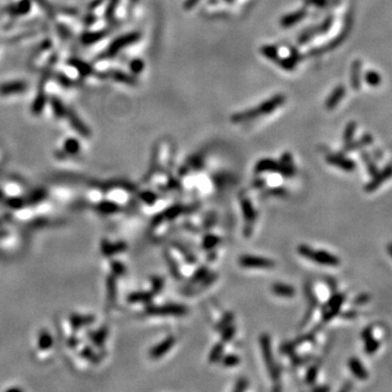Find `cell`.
I'll use <instances>...</instances> for the list:
<instances>
[{
	"label": "cell",
	"mask_w": 392,
	"mask_h": 392,
	"mask_svg": "<svg viewBox=\"0 0 392 392\" xmlns=\"http://www.w3.org/2000/svg\"><path fill=\"white\" fill-rule=\"evenodd\" d=\"M285 95L279 94L276 95L275 97H272L270 99L266 100L263 104H261V106H258L256 108L249 109V110L236 113L233 117L231 118V120L233 123H241L244 121H248L250 119H255V118H258L264 115H268V113L272 112L273 110H276L277 108H279L280 106L285 104Z\"/></svg>",
	"instance_id": "1"
},
{
	"label": "cell",
	"mask_w": 392,
	"mask_h": 392,
	"mask_svg": "<svg viewBox=\"0 0 392 392\" xmlns=\"http://www.w3.org/2000/svg\"><path fill=\"white\" fill-rule=\"evenodd\" d=\"M298 253L304 258H307L313 263L319 264L323 266L336 267L340 265V259L336 255L331 254L323 249H314L306 244H301L298 246Z\"/></svg>",
	"instance_id": "2"
},
{
	"label": "cell",
	"mask_w": 392,
	"mask_h": 392,
	"mask_svg": "<svg viewBox=\"0 0 392 392\" xmlns=\"http://www.w3.org/2000/svg\"><path fill=\"white\" fill-rule=\"evenodd\" d=\"M259 345H261L263 358L264 362H265L268 374H269L273 381H278L280 378V369L278 367L275 358H273L270 336L268 334H262L259 336Z\"/></svg>",
	"instance_id": "3"
},
{
	"label": "cell",
	"mask_w": 392,
	"mask_h": 392,
	"mask_svg": "<svg viewBox=\"0 0 392 392\" xmlns=\"http://www.w3.org/2000/svg\"><path fill=\"white\" fill-rule=\"evenodd\" d=\"M189 313V308L182 304H166L161 306H147L145 314L158 317H182Z\"/></svg>",
	"instance_id": "4"
},
{
	"label": "cell",
	"mask_w": 392,
	"mask_h": 392,
	"mask_svg": "<svg viewBox=\"0 0 392 392\" xmlns=\"http://www.w3.org/2000/svg\"><path fill=\"white\" fill-rule=\"evenodd\" d=\"M345 299L346 296L344 293L332 294L331 298L327 301L322 307L321 318L323 322H328L339 315L340 309L342 307Z\"/></svg>",
	"instance_id": "5"
},
{
	"label": "cell",
	"mask_w": 392,
	"mask_h": 392,
	"mask_svg": "<svg viewBox=\"0 0 392 392\" xmlns=\"http://www.w3.org/2000/svg\"><path fill=\"white\" fill-rule=\"evenodd\" d=\"M240 206H241V211H242L243 217H244V222H245L244 234H245V236H249L253 231L255 221H256V219H257V213H256V211H255L253 203L250 202V199L246 195L240 196Z\"/></svg>",
	"instance_id": "6"
},
{
	"label": "cell",
	"mask_w": 392,
	"mask_h": 392,
	"mask_svg": "<svg viewBox=\"0 0 392 392\" xmlns=\"http://www.w3.org/2000/svg\"><path fill=\"white\" fill-rule=\"evenodd\" d=\"M239 264L243 268H265V269H269L276 265L272 259L256 255H242L239 258Z\"/></svg>",
	"instance_id": "7"
},
{
	"label": "cell",
	"mask_w": 392,
	"mask_h": 392,
	"mask_svg": "<svg viewBox=\"0 0 392 392\" xmlns=\"http://www.w3.org/2000/svg\"><path fill=\"white\" fill-rule=\"evenodd\" d=\"M390 178H392V162H389L384 169L378 170L377 173H375L372 177V179L368 181V183L364 186V190L367 193H372L374 191H376L378 188L385 183L387 180H389Z\"/></svg>",
	"instance_id": "8"
},
{
	"label": "cell",
	"mask_w": 392,
	"mask_h": 392,
	"mask_svg": "<svg viewBox=\"0 0 392 392\" xmlns=\"http://www.w3.org/2000/svg\"><path fill=\"white\" fill-rule=\"evenodd\" d=\"M177 340L173 336L167 337L166 339H163L161 342H159L155 346H153L149 351V357L152 359H159L161 358L163 355H166L169 351L172 349V346L176 344Z\"/></svg>",
	"instance_id": "9"
},
{
	"label": "cell",
	"mask_w": 392,
	"mask_h": 392,
	"mask_svg": "<svg viewBox=\"0 0 392 392\" xmlns=\"http://www.w3.org/2000/svg\"><path fill=\"white\" fill-rule=\"evenodd\" d=\"M326 160L328 163H329V165L335 166L337 168H339V169L346 171V172H352L355 170V168H356V165H355V162L352 160V159L345 158L343 155H339V154L329 155V156L326 157Z\"/></svg>",
	"instance_id": "10"
},
{
	"label": "cell",
	"mask_w": 392,
	"mask_h": 392,
	"mask_svg": "<svg viewBox=\"0 0 392 392\" xmlns=\"http://www.w3.org/2000/svg\"><path fill=\"white\" fill-rule=\"evenodd\" d=\"M185 212H186V207L183 206V205H180V204L172 205V206L166 209L165 212H162L161 214H159L158 216L155 217L153 223L154 225H158V223L163 222V221L173 220V219H176L177 217L182 215V214H184Z\"/></svg>",
	"instance_id": "11"
},
{
	"label": "cell",
	"mask_w": 392,
	"mask_h": 392,
	"mask_svg": "<svg viewBox=\"0 0 392 392\" xmlns=\"http://www.w3.org/2000/svg\"><path fill=\"white\" fill-rule=\"evenodd\" d=\"M362 339L364 341V343H365V349H364L365 353L374 354L377 352L378 349H379L380 343H379V341L374 338L372 327H367L363 330Z\"/></svg>",
	"instance_id": "12"
},
{
	"label": "cell",
	"mask_w": 392,
	"mask_h": 392,
	"mask_svg": "<svg viewBox=\"0 0 392 392\" xmlns=\"http://www.w3.org/2000/svg\"><path fill=\"white\" fill-rule=\"evenodd\" d=\"M254 171L256 175H262V173L266 172H279L280 162L273 160V159L264 158L256 163Z\"/></svg>",
	"instance_id": "13"
},
{
	"label": "cell",
	"mask_w": 392,
	"mask_h": 392,
	"mask_svg": "<svg viewBox=\"0 0 392 392\" xmlns=\"http://www.w3.org/2000/svg\"><path fill=\"white\" fill-rule=\"evenodd\" d=\"M280 171L279 173L285 178H292L295 175V167L293 163L292 156L290 153H285L282 155L280 159Z\"/></svg>",
	"instance_id": "14"
},
{
	"label": "cell",
	"mask_w": 392,
	"mask_h": 392,
	"mask_svg": "<svg viewBox=\"0 0 392 392\" xmlns=\"http://www.w3.org/2000/svg\"><path fill=\"white\" fill-rule=\"evenodd\" d=\"M348 365L350 371L352 372L353 375L359 380H366L368 378V372L364 367L362 362L359 361L357 357H351L348 362Z\"/></svg>",
	"instance_id": "15"
},
{
	"label": "cell",
	"mask_w": 392,
	"mask_h": 392,
	"mask_svg": "<svg viewBox=\"0 0 392 392\" xmlns=\"http://www.w3.org/2000/svg\"><path fill=\"white\" fill-rule=\"evenodd\" d=\"M139 37H140V36H139L138 33L127 34L125 36H123V37H120V38H118L117 40H115V42L111 44L110 49H109V50H110L111 53H116L117 52H119L120 49L125 48L126 46H129V45H131V44L135 43L136 40L139 39Z\"/></svg>",
	"instance_id": "16"
},
{
	"label": "cell",
	"mask_w": 392,
	"mask_h": 392,
	"mask_svg": "<svg viewBox=\"0 0 392 392\" xmlns=\"http://www.w3.org/2000/svg\"><path fill=\"white\" fill-rule=\"evenodd\" d=\"M345 95V88L343 85H338L337 88L332 90V93L330 94V96L327 98L326 100V108L328 110H332L335 109L338 104L343 99Z\"/></svg>",
	"instance_id": "17"
},
{
	"label": "cell",
	"mask_w": 392,
	"mask_h": 392,
	"mask_svg": "<svg viewBox=\"0 0 392 392\" xmlns=\"http://www.w3.org/2000/svg\"><path fill=\"white\" fill-rule=\"evenodd\" d=\"M374 142V139L371 134H364L361 139L356 141H351L350 143L344 144V152H354L356 149H361L363 147L369 146Z\"/></svg>",
	"instance_id": "18"
},
{
	"label": "cell",
	"mask_w": 392,
	"mask_h": 392,
	"mask_svg": "<svg viewBox=\"0 0 392 392\" xmlns=\"http://www.w3.org/2000/svg\"><path fill=\"white\" fill-rule=\"evenodd\" d=\"M271 291L275 295L285 299H291L295 295V289L293 286L286 284H282V282L273 284L271 286Z\"/></svg>",
	"instance_id": "19"
},
{
	"label": "cell",
	"mask_w": 392,
	"mask_h": 392,
	"mask_svg": "<svg viewBox=\"0 0 392 392\" xmlns=\"http://www.w3.org/2000/svg\"><path fill=\"white\" fill-rule=\"evenodd\" d=\"M361 69L362 63L359 60H355L351 66V86L354 90L361 89L362 79H361Z\"/></svg>",
	"instance_id": "20"
},
{
	"label": "cell",
	"mask_w": 392,
	"mask_h": 392,
	"mask_svg": "<svg viewBox=\"0 0 392 392\" xmlns=\"http://www.w3.org/2000/svg\"><path fill=\"white\" fill-rule=\"evenodd\" d=\"M154 293L152 291H136L127 296V302L130 303H144L149 304L154 299Z\"/></svg>",
	"instance_id": "21"
},
{
	"label": "cell",
	"mask_w": 392,
	"mask_h": 392,
	"mask_svg": "<svg viewBox=\"0 0 392 392\" xmlns=\"http://www.w3.org/2000/svg\"><path fill=\"white\" fill-rule=\"evenodd\" d=\"M26 89V84L24 82H10L0 86V94L9 95V94H17L22 93Z\"/></svg>",
	"instance_id": "22"
},
{
	"label": "cell",
	"mask_w": 392,
	"mask_h": 392,
	"mask_svg": "<svg viewBox=\"0 0 392 392\" xmlns=\"http://www.w3.org/2000/svg\"><path fill=\"white\" fill-rule=\"evenodd\" d=\"M305 17H306V10H300L282 18L280 23L284 27H291L292 25L299 23L300 21H302Z\"/></svg>",
	"instance_id": "23"
},
{
	"label": "cell",
	"mask_w": 392,
	"mask_h": 392,
	"mask_svg": "<svg viewBox=\"0 0 392 392\" xmlns=\"http://www.w3.org/2000/svg\"><path fill=\"white\" fill-rule=\"evenodd\" d=\"M209 272H211V271H209V269L206 266L199 267L197 270L194 271L192 277L190 278V280L188 282V285H186V288L190 289V288H192V286H194L195 285L199 284L200 281L204 280L205 278H206L209 275Z\"/></svg>",
	"instance_id": "24"
},
{
	"label": "cell",
	"mask_w": 392,
	"mask_h": 392,
	"mask_svg": "<svg viewBox=\"0 0 392 392\" xmlns=\"http://www.w3.org/2000/svg\"><path fill=\"white\" fill-rule=\"evenodd\" d=\"M223 351H225V343L220 341V342L216 343L213 346L211 352L208 354V362L211 364H216L220 362L221 357L223 356Z\"/></svg>",
	"instance_id": "25"
},
{
	"label": "cell",
	"mask_w": 392,
	"mask_h": 392,
	"mask_svg": "<svg viewBox=\"0 0 392 392\" xmlns=\"http://www.w3.org/2000/svg\"><path fill=\"white\" fill-rule=\"evenodd\" d=\"M163 256H165L167 265H168V267H169V270L171 272L172 277L175 278V279H177V280H180L181 272H180V268H179V266H178V264L176 262V259L171 256V254L168 252V250H165V253H163Z\"/></svg>",
	"instance_id": "26"
},
{
	"label": "cell",
	"mask_w": 392,
	"mask_h": 392,
	"mask_svg": "<svg viewBox=\"0 0 392 392\" xmlns=\"http://www.w3.org/2000/svg\"><path fill=\"white\" fill-rule=\"evenodd\" d=\"M221 239L216 234H206L202 241V248L205 250H213L220 244Z\"/></svg>",
	"instance_id": "27"
},
{
	"label": "cell",
	"mask_w": 392,
	"mask_h": 392,
	"mask_svg": "<svg viewBox=\"0 0 392 392\" xmlns=\"http://www.w3.org/2000/svg\"><path fill=\"white\" fill-rule=\"evenodd\" d=\"M139 197L144 204L148 205V206H153V205L158 200V195L149 190L141 191L139 193Z\"/></svg>",
	"instance_id": "28"
},
{
	"label": "cell",
	"mask_w": 392,
	"mask_h": 392,
	"mask_svg": "<svg viewBox=\"0 0 392 392\" xmlns=\"http://www.w3.org/2000/svg\"><path fill=\"white\" fill-rule=\"evenodd\" d=\"M165 279L160 276H152L150 277V286H152V292L154 294H159L165 288Z\"/></svg>",
	"instance_id": "29"
},
{
	"label": "cell",
	"mask_w": 392,
	"mask_h": 392,
	"mask_svg": "<svg viewBox=\"0 0 392 392\" xmlns=\"http://www.w3.org/2000/svg\"><path fill=\"white\" fill-rule=\"evenodd\" d=\"M241 362L239 355L236 354H228L226 356H222L220 359V363L223 367L232 368L238 366Z\"/></svg>",
	"instance_id": "30"
},
{
	"label": "cell",
	"mask_w": 392,
	"mask_h": 392,
	"mask_svg": "<svg viewBox=\"0 0 392 392\" xmlns=\"http://www.w3.org/2000/svg\"><path fill=\"white\" fill-rule=\"evenodd\" d=\"M233 319H234V314L232 312H227L225 315L221 317V319L219 321V322H217V325L215 326V329L216 331H222L225 328H227L229 325H231L232 322H233Z\"/></svg>",
	"instance_id": "31"
},
{
	"label": "cell",
	"mask_w": 392,
	"mask_h": 392,
	"mask_svg": "<svg viewBox=\"0 0 392 392\" xmlns=\"http://www.w3.org/2000/svg\"><path fill=\"white\" fill-rule=\"evenodd\" d=\"M361 157H362V160L365 162L369 175L373 177L374 175H375V173H377V171H378L377 165H376L375 160H374L371 155H369L368 153H362Z\"/></svg>",
	"instance_id": "32"
},
{
	"label": "cell",
	"mask_w": 392,
	"mask_h": 392,
	"mask_svg": "<svg viewBox=\"0 0 392 392\" xmlns=\"http://www.w3.org/2000/svg\"><path fill=\"white\" fill-rule=\"evenodd\" d=\"M356 126H357L356 123H355L354 121H351V122L348 123V125H346L344 133H343L344 144H348V143L351 142V141H353L354 134H355V130H356Z\"/></svg>",
	"instance_id": "33"
},
{
	"label": "cell",
	"mask_w": 392,
	"mask_h": 392,
	"mask_svg": "<svg viewBox=\"0 0 392 392\" xmlns=\"http://www.w3.org/2000/svg\"><path fill=\"white\" fill-rule=\"evenodd\" d=\"M364 80H365L368 85L374 86V88H376V86L381 83V76L376 71H367L365 74V79Z\"/></svg>",
	"instance_id": "34"
},
{
	"label": "cell",
	"mask_w": 392,
	"mask_h": 392,
	"mask_svg": "<svg viewBox=\"0 0 392 392\" xmlns=\"http://www.w3.org/2000/svg\"><path fill=\"white\" fill-rule=\"evenodd\" d=\"M236 328L232 325H229L227 328H225L222 331H220V339L223 343H227L233 339V337L235 336Z\"/></svg>",
	"instance_id": "35"
},
{
	"label": "cell",
	"mask_w": 392,
	"mask_h": 392,
	"mask_svg": "<svg viewBox=\"0 0 392 392\" xmlns=\"http://www.w3.org/2000/svg\"><path fill=\"white\" fill-rule=\"evenodd\" d=\"M318 375V366L313 365L307 369L306 376H305V381H306L307 385H314L316 382Z\"/></svg>",
	"instance_id": "36"
},
{
	"label": "cell",
	"mask_w": 392,
	"mask_h": 392,
	"mask_svg": "<svg viewBox=\"0 0 392 392\" xmlns=\"http://www.w3.org/2000/svg\"><path fill=\"white\" fill-rule=\"evenodd\" d=\"M112 77L117 81L119 82H123V83H129L132 84L133 83V77H131L129 75H126L125 73H120V72H115V73L112 74Z\"/></svg>",
	"instance_id": "37"
},
{
	"label": "cell",
	"mask_w": 392,
	"mask_h": 392,
	"mask_svg": "<svg viewBox=\"0 0 392 392\" xmlns=\"http://www.w3.org/2000/svg\"><path fill=\"white\" fill-rule=\"evenodd\" d=\"M249 380L246 379V378H240V379H238V381L235 382V385H234V388H233V391H236V392H239V391H244V390H246L249 388Z\"/></svg>",
	"instance_id": "38"
},
{
	"label": "cell",
	"mask_w": 392,
	"mask_h": 392,
	"mask_svg": "<svg viewBox=\"0 0 392 392\" xmlns=\"http://www.w3.org/2000/svg\"><path fill=\"white\" fill-rule=\"evenodd\" d=\"M108 285H109V289H108L109 290V300L113 301L116 299V292H117L115 278H109Z\"/></svg>",
	"instance_id": "39"
},
{
	"label": "cell",
	"mask_w": 392,
	"mask_h": 392,
	"mask_svg": "<svg viewBox=\"0 0 392 392\" xmlns=\"http://www.w3.org/2000/svg\"><path fill=\"white\" fill-rule=\"evenodd\" d=\"M369 300H371V295L367 293H363V294H359L358 296H356V298L354 299L353 304L354 305H363V304H366L367 302H369Z\"/></svg>",
	"instance_id": "40"
},
{
	"label": "cell",
	"mask_w": 392,
	"mask_h": 392,
	"mask_svg": "<svg viewBox=\"0 0 392 392\" xmlns=\"http://www.w3.org/2000/svg\"><path fill=\"white\" fill-rule=\"evenodd\" d=\"M112 269L115 270L116 275H119V276L125 275V271H126L125 266L123 265V264H120V263H118V262H115V263L112 264Z\"/></svg>",
	"instance_id": "41"
},
{
	"label": "cell",
	"mask_w": 392,
	"mask_h": 392,
	"mask_svg": "<svg viewBox=\"0 0 392 392\" xmlns=\"http://www.w3.org/2000/svg\"><path fill=\"white\" fill-rule=\"evenodd\" d=\"M311 358L312 357L309 356V355H307V356H298V355H296V356L292 357V363L294 365H302V364L311 361Z\"/></svg>",
	"instance_id": "42"
},
{
	"label": "cell",
	"mask_w": 392,
	"mask_h": 392,
	"mask_svg": "<svg viewBox=\"0 0 392 392\" xmlns=\"http://www.w3.org/2000/svg\"><path fill=\"white\" fill-rule=\"evenodd\" d=\"M130 67H131L132 71H134V72H142L143 68H144V65H143V61H142V60H134V61H132Z\"/></svg>",
	"instance_id": "43"
},
{
	"label": "cell",
	"mask_w": 392,
	"mask_h": 392,
	"mask_svg": "<svg viewBox=\"0 0 392 392\" xmlns=\"http://www.w3.org/2000/svg\"><path fill=\"white\" fill-rule=\"evenodd\" d=\"M269 194L273 195V196H279V197H282V196H285L286 195V190L284 188H273L269 191Z\"/></svg>",
	"instance_id": "44"
},
{
	"label": "cell",
	"mask_w": 392,
	"mask_h": 392,
	"mask_svg": "<svg viewBox=\"0 0 392 392\" xmlns=\"http://www.w3.org/2000/svg\"><path fill=\"white\" fill-rule=\"evenodd\" d=\"M308 3H312L316 7H326L329 3V0H308Z\"/></svg>",
	"instance_id": "45"
},
{
	"label": "cell",
	"mask_w": 392,
	"mask_h": 392,
	"mask_svg": "<svg viewBox=\"0 0 392 392\" xmlns=\"http://www.w3.org/2000/svg\"><path fill=\"white\" fill-rule=\"evenodd\" d=\"M340 315H341V317L345 318V319H352L357 316V313L355 311H348L344 313H340Z\"/></svg>",
	"instance_id": "46"
},
{
	"label": "cell",
	"mask_w": 392,
	"mask_h": 392,
	"mask_svg": "<svg viewBox=\"0 0 392 392\" xmlns=\"http://www.w3.org/2000/svg\"><path fill=\"white\" fill-rule=\"evenodd\" d=\"M200 0H186V2L184 3V8L185 10H190V9H192L194 6H196Z\"/></svg>",
	"instance_id": "47"
},
{
	"label": "cell",
	"mask_w": 392,
	"mask_h": 392,
	"mask_svg": "<svg viewBox=\"0 0 392 392\" xmlns=\"http://www.w3.org/2000/svg\"><path fill=\"white\" fill-rule=\"evenodd\" d=\"M329 390H330V388L328 386H317L313 388V391H315V392H327Z\"/></svg>",
	"instance_id": "48"
},
{
	"label": "cell",
	"mask_w": 392,
	"mask_h": 392,
	"mask_svg": "<svg viewBox=\"0 0 392 392\" xmlns=\"http://www.w3.org/2000/svg\"><path fill=\"white\" fill-rule=\"evenodd\" d=\"M255 188H263L264 185H265V180L264 179H257L254 181V184H253Z\"/></svg>",
	"instance_id": "49"
},
{
	"label": "cell",
	"mask_w": 392,
	"mask_h": 392,
	"mask_svg": "<svg viewBox=\"0 0 392 392\" xmlns=\"http://www.w3.org/2000/svg\"><path fill=\"white\" fill-rule=\"evenodd\" d=\"M387 250H388V254L392 257V243H389L387 246Z\"/></svg>",
	"instance_id": "50"
}]
</instances>
